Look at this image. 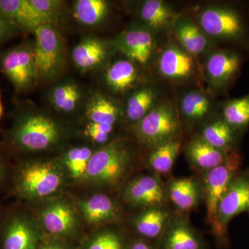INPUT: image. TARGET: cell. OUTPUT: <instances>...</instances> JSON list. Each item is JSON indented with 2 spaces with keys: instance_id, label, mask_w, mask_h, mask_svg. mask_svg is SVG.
<instances>
[{
  "instance_id": "cell-1",
  "label": "cell",
  "mask_w": 249,
  "mask_h": 249,
  "mask_svg": "<svg viewBox=\"0 0 249 249\" xmlns=\"http://www.w3.org/2000/svg\"><path fill=\"white\" fill-rule=\"evenodd\" d=\"M14 124L5 137L4 144L14 152H37L55 145L60 137L58 124L45 114L18 104Z\"/></svg>"
},
{
  "instance_id": "cell-2",
  "label": "cell",
  "mask_w": 249,
  "mask_h": 249,
  "mask_svg": "<svg viewBox=\"0 0 249 249\" xmlns=\"http://www.w3.org/2000/svg\"><path fill=\"white\" fill-rule=\"evenodd\" d=\"M14 191L19 197L37 199L51 196L61 186L62 177L49 162H24L14 173Z\"/></svg>"
},
{
  "instance_id": "cell-3",
  "label": "cell",
  "mask_w": 249,
  "mask_h": 249,
  "mask_svg": "<svg viewBox=\"0 0 249 249\" xmlns=\"http://www.w3.org/2000/svg\"><path fill=\"white\" fill-rule=\"evenodd\" d=\"M34 48V41L24 40L0 51V72L17 93L27 92L37 82Z\"/></svg>"
},
{
  "instance_id": "cell-4",
  "label": "cell",
  "mask_w": 249,
  "mask_h": 249,
  "mask_svg": "<svg viewBox=\"0 0 249 249\" xmlns=\"http://www.w3.org/2000/svg\"><path fill=\"white\" fill-rule=\"evenodd\" d=\"M130 160L127 147L115 141L93 152L85 177L98 184L115 186L127 171Z\"/></svg>"
},
{
  "instance_id": "cell-5",
  "label": "cell",
  "mask_w": 249,
  "mask_h": 249,
  "mask_svg": "<svg viewBox=\"0 0 249 249\" xmlns=\"http://www.w3.org/2000/svg\"><path fill=\"white\" fill-rule=\"evenodd\" d=\"M34 34L37 80L52 79L58 76L64 65L65 50L61 36L50 24L40 26Z\"/></svg>"
},
{
  "instance_id": "cell-6",
  "label": "cell",
  "mask_w": 249,
  "mask_h": 249,
  "mask_svg": "<svg viewBox=\"0 0 249 249\" xmlns=\"http://www.w3.org/2000/svg\"><path fill=\"white\" fill-rule=\"evenodd\" d=\"M241 166V157L232 150L222 164L207 170L204 178V195L206 199L208 222L214 227L218 208L234 178L238 175Z\"/></svg>"
},
{
  "instance_id": "cell-7",
  "label": "cell",
  "mask_w": 249,
  "mask_h": 249,
  "mask_svg": "<svg viewBox=\"0 0 249 249\" xmlns=\"http://www.w3.org/2000/svg\"><path fill=\"white\" fill-rule=\"evenodd\" d=\"M243 213H249V171L234 178L218 208L214 233L219 244L227 247V226L231 220Z\"/></svg>"
},
{
  "instance_id": "cell-8",
  "label": "cell",
  "mask_w": 249,
  "mask_h": 249,
  "mask_svg": "<svg viewBox=\"0 0 249 249\" xmlns=\"http://www.w3.org/2000/svg\"><path fill=\"white\" fill-rule=\"evenodd\" d=\"M179 129V122L173 107L163 104L152 109L137 123L135 133L142 143L157 147L173 140Z\"/></svg>"
},
{
  "instance_id": "cell-9",
  "label": "cell",
  "mask_w": 249,
  "mask_h": 249,
  "mask_svg": "<svg viewBox=\"0 0 249 249\" xmlns=\"http://www.w3.org/2000/svg\"><path fill=\"white\" fill-rule=\"evenodd\" d=\"M38 239L27 216L15 211L0 222V249H37Z\"/></svg>"
},
{
  "instance_id": "cell-10",
  "label": "cell",
  "mask_w": 249,
  "mask_h": 249,
  "mask_svg": "<svg viewBox=\"0 0 249 249\" xmlns=\"http://www.w3.org/2000/svg\"><path fill=\"white\" fill-rule=\"evenodd\" d=\"M199 20L204 32L217 38L235 40L245 32V24L240 15L229 8L204 10Z\"/></svg>"
},
{
  "instance_id": "cell-11",
  "label": "cell",
  "mask_w": 249,
  "mask_h": 249,
  "mask_svg": "<svg viewBox=\"0 0 249 249\" xmlns=\"http://www.w3.org/2000/svg\"><path fill=\"white\" fill-rule=\"evenodd\" d=\"M125 198L134 206L155 207L164 201L165 191L159 178L150 175L142 176L129 183Z\"/></svg>"
},
{
  "instance_id": "cell-12",
  "label": "cell",
  "mask_w": 249,
  "mask_h": 249,
  "mask_svg": "<svg viewBox=\"0 0 249 249\" xmlns=\"http://www.w3.org/2000/svg\"><path fill=\"white\" fill-rule=\"evenodd\" d=\"M159 239L157 249H205L204 241L183 221L168 223Z\"/></svg>"
},
{
  "instance_id": "cell-13",
  "label": "cell",
  "mask_w": 249,
  "mask_h": 249,
  "mask_svg": "<svg viewBox=\"0 0 249 249\" xmlns=\"http://www.w3.org/2000/svg\"><path fill=\"white\" fill-rule=\"evenodd\" d=\"M118 47L130 60L145 65L153 51V37L143 29H132L124 32L118 40Z\"/></svg>"
},
{
  "instance_id": "cell-14",
  "label": "cell",
  "mask_w": 249,
  "mask_h": 249,
  "mask_svg": "<svg viewBox=\"0 0 249 249\" xmlns=\"http://www.w3.org/2000/svg\"><path fill=\"white\" fill-rule=\"evenodd\" d=\"M0 11L19 27L23 34L34 33L37 27L45 24L30 0H0Z\"/></svg>"
},
{
  "instance_id": "cell-15",
  "label": "cell",
  "mask_w": 249,
  "mask_h": 249,
  "mask_svg": "<svg viewBox=\"0 0 249 249\" xmlns=\"http://www.w3.org/2000/svg\"><path fill=\"white\" fill-rule=\"evenodd\" d=\"M42 221L47 231L53 235L67 236L76 227V216L71 208L65 203H53L46 208Z\"/></svg>"
},
{
  "instance_id": "cell-16",
  "label": "cell",
  "mask_w": 249,
  "mask_h": 249,
  "mask_svg": "<svg viewBox=\"0 0 249 249\" xmlns=\"http://www.w3.org/2000/svg\"><path fill=\"white\" fill-rule=\"evenodd\" d=\"M106 44L94 37H87L80 41L72 51V60L80 71H88L99 66L107 56Z\"/></svg>"
},
{
  "instance_id": "cell-17",
  "label": "cell",
  "mask_w": 249,
  "mask_h": 249,
  "mask_svg": "<svg viewBox=\"0 0 249 249\" xmlns=\"http://www.w3.org/2000/svg\"><path fill=\"white\" fill-rule=\"evenodd\" d=\"M229 152L212 146L201 137L193 139L187 148V155L192 164L206 170L222 164Z\"/></svg>"
},
{
  "instance_id": "cell-18",
  "label": "cell",
  "mask_w": 249,
  "mask_h": 249,
  "mask_svg": "<svg viewBox=\"0 0 249 249\" xmlns=\"http://www.w3.org/2000/svg\"><path fill=\"white\" fill-rule=\"evenodd\" d=\"M240 58L230 52H219L212 54L206 64L208 75L213 83L223 85L230 81L238 71Z\"/></svg>"
},
{
  "instance_id": "cell-19",
  "label": "cell",
  "mask_w": 249,
  "mask_h": 249,
  "mask_svg": "<svg viewBox=\"0 0 249 249\" xmlns=\"http://www.w3.org/2000/svg\"><path fill=\"white\" fill-rule=\"evenodd\" d=\"M160 71L170 78H182L190 76L193 71L191 57L175 47L165 49L159 62Z\"/></svg>"
},
{
  "instance_id": "cell-20",
  "label": "cell",
  "mask_w": 249,
  "mask_h": 249,
  "mask_svg": "<svg viewBox=\"0 0 249 249\" xmlns=\"http://www.w3.org/2000/svg\"><path fill=\"white\" fill-rule=\"evenodd\" d=\"M169 220V214L160 206L150 207L135 221V229L146 240L160 239Z\"/></svg>"
},
{
  "instance_id": "cell-21",
  "label": "cell",
  "mask_w": 249,
  "mask_h": 249,
  "mask_svg": "<svg viewBox=\"0 0 249 249\" xmlns=\"http://www.w3.org/2000/svg\"><path fill=\"white\" fill-rule=\"evenodd\" d=\"M168 196L178 209L188 211L198 204L199 187L194 179L181 178L173 180L168 186Z\"/></svg>"
},
{
  "instance_id": "cell-22",
  "label": "cell",
  "mask_w": 249,
  "mask_h": 249,
  "mask_svg": "<svg viewBox=\"0 0 249 249\" xmlns=\"http://www.w3.org/2000/svg\"><path fill=\"white\" fill-rule=\"evenodd\" d=\"M80 209L88 222L98 224L109 222L117 216V209L111 198L106 195L91 196L80 204Z\"/></svg>"
},
{
  "instance_id": "cell-23",
  "label": "cell",
  "mask_w": 249,
  "mask_h": 249,
  "mask_svg": "<svg viewBox=\"0 0 249 249\" xmlns=\"http://www.w3.org/2000/svg\"><path fill=\"white\" fill-rule=\"evenodd\" d=\"M108 3L104 0H78L73 4V16L87 27H95L106 19Z\"/></svg>"
},
{
  "instance_id": "cell-24",
  "label": "cell",
  "mask_w": 249,
  "mask_h": 249,
  "mask_svg": "<svg viewBox=\"0 0 249 249\" xmlns=\"http://www.w3.org/2000/svg\"><path fill=\"white\" fill-rule=\"evenodd\" d=\"M82 98L80 87L73 82L60 83L54 87L50 93V101L54 108L64 113L76 109Z\"/></svg>"
},
{
  "instance_id": "cell-25",
  "label": "cell",
  "mask_w": 249,
  "mask_h": 249,
  "mask_svg": "<svg viewBox=\"0 0 249 249\" xmlns=\"http://www.w3.org/2000/svg\"><path fill=\"white\" fill-rule=\"evenodd\" d=\"M86 115L90 122L114 125L119 118V109L110 99L96 93L88 103Z\"/></svg>"
},
{
  "instance_id": "cell-26",
  "label": "cell",
  "mask_w": 249,
  "mask_h": 249,
  "mask_svg": "<svg viewBox=\"0 0 249 249\" xmlns=\"http://www.w3.org/2000/svg\"><path fill=\"white\" fill-rule=\"evenodd\" d=\"M137 70L132 62L119 60L114 62L106 73V80L111 89L119 92L129 89L135 83Z\"/></svg>"
},
{
  "instance_id": "cell-27",
  "label": "cell",
  "mask_w": 249,
  "mask_h": 249,
  "mask_svg": "<svg viewBox=\"0 0 249 249\" xmlns=\"http://www.w3.org/2000/svg\"><path fill=\"white\" fill-rule=\"evenodd\" d=\"M181 149V142L178 140L170 141L155 147L149 157V165L156 173H168L173 167Z\"/></svg>"
},
{
  "instance_id": "cell-28",
  "label": "cell",
  "mask_w": 249,
  "mask_h": 249,
  "mask_svg": "<svg viewBox=\"0 0 249 249\" xmlns=\"http://www.w3.org/2000/svg\"><path fill=\"white\" fill-rule=\"evenodd\" d=\"M203 139L210 145L226 152L232 151L234 142L233 129L225 121H214L206 126L202 132Z\"/></svg>"
},
{
  "instance_id": "cell-29",
  "label": "cell",
  "mask_w": 249,
  "mask_h": 249,
  "mask_svg": "<svg viewBox=\"0 0 249 249\" xmlns=\"http://www.w3.org/2000/svg\"><path fill=\"white\" fill-rule=\"evenodd\" d=\"M177 34L187 52L192 54L201 53L207 46L204 34L193 23L184 21L178 24Z\"/></svg>"
},
{
  "instance_id": "cell-30",
  "label": "cell",
  "mask_w": 249,
  "mask_h": 249,
  "mask_svg": "<svg viewBox=\"0 0 249 249\" xmlns=\"http://www.w3.org/2000/svg\"><path fill=\"white\" fill-rule=\"evenodd\" d=\"M155 94L149 88L139 90L129 98L126 107L127 118L132 122L142 120L151 110Z\"/></svg>"
},
{
  "instance_id": "cell-31",
  "label": "cell",
  "mask_w": 249,
  "mask_h": 249,
  "mask_svg": "<svg viewBox=\"0 0 249 249\" xmlns=\"http://www.w3.org/2000/svg\"><path fill=\"white\" fill-rule=\"evenodd\" d=\"M224 120L232 129L244 128L249 124V94L228 102L223 110Z\"/></svg>"
},
{
  "instance_id": "cell-32",
  "label": "cell",
  "mask_w": 249,
  "mask_h": 249,
  "mask_svg": "<svg viewBox=\"0 0 249 249\" xmlns=\"http://www.w3.org/2000/svg\"><path fill=\"white\" fill-rule=\"evenodd\" d=\"M93 153L91 149L86 146L73 147L67 152L65 164L72 178H80L85 176Z\"/></svg>"
},
{
  "instance_id": "cell-33",
  "label": "cell",
  "mask_w": 249,
  "mask_h": 249,
  "mask_svg": "<svg viewBox=\"0 0 249 249\" xmlns=\"http://www.w3.org/2000/svg\"><path fill=\"white\" fill-rule=\"evenodd\" d=\"M141 16L147 25L152 28H160L169 20L171 12L163 1L148 0L142 5Z\"/></svg>"
},
{
  "instance_id": "cell-34",
  "label": "cell",
  "mask_w": 249,
  "mask_h": 249,
  "mask_svg": "<svg viewBox=\"0 0 249 249\" xmlns=\"http://www.w3.org/2000/svg\"><path fill=\"white\" fill-rule=\"evenodd\" d=\"M210 101L204 95L198 92L187 93L181 102V110L187 118L197 120L209 112Z\"/></svg>"
},
{
  "instance_id": "cell-35",
  "label": "cell",
  "mask_w": 249,
  "mask_h": 249,
  "mask_svg": "<svg viewBox=\"0 0 249 249\" xmlns=\"http://www.w3.org/2000/svg\"><path fill=\"white\" fill-rule=\"evenodd\" d=\"M129 246L119 232L106 231L91 238L85 249H128Z\"/></svg>"
},
{
  "instance_id": "cell-36",
  "label": "cell",
  "mask_w": 249,
  "mask_h": 249,
  "mask_svg": "<svg viewBox=\"0 0 249 249\" xmlns=\"http://www.w3.org/2000/svg\"><path fill=\"white\" fill-rule=\"evenodd\" d=\"M30 2L44 24L50 25L58 19L63 4V1L59 0H30Z\"/></svg>"
},
{
  "instance_id": "cell-37",
  "label": "cell",
  "mask_w": 249,
  "mask_h": 249,
  "mask_svg": "<svg viewBox=\"0 0 249 249\" xmlns=\"http://www.w3.org/2000/svg\"><path fill=\"white\" fill-rule=\"evenodd\" d=\"M113 131V125L107 124L89 122L86 126L85 133L92 142L104 143L107 142Z\"/></svg>"
},
{
  "instance_id": "cell-38",
  "label": "cell",
  "mask_w": 249,
  "mask_h": 249,
  "mask_svg": "<svg viewBox=\"0 0 249 249\" xmlns=\"http://www.w3.org/2000/svg\"><path fill=\"white\" fill-rule=\"evenodd\" d=\"M22 34L21 29L0 11V47Z\"/></svg>"
},
{
  "instance_id": "cell-39",
  "label": "cell",
  "mask_w": 249,
  "mask_h": 249,
  "mask_svg": "<svg viewBox=\"0 0 249 249\" xmlns=\"http://www.w3.org/2000/svg\"><path fill=\"white\" fill-rule=\"evenodd\" d=\"M128 249H157V247H154L152 244L144 239H138L129 245Z\"/></svg>"
},
{
  "instance_id": "cell-40",
  "label": "cell",
  "mask_w": 249,
  "mask_h": 249,
  "mask_svg": "<svg viewBox=\"0 0 249 249\" xmlns=\"http://www.w3.org/2000/svg\"><path fill=\"white\" fill-rule=\"evenodd\" d=\"M37 249H71L68 246L62 244L57 241H51L41 244L37 247Z\"/></svg>"
},
{
  "instance_id": "cell-41",
  "label": "cell",
  "mask_w": 249,
  "mask_h": 249,
  "mask_svg": "<svg viewBox=\"0 0 249 249\" xmlns=\"http://www.w3.org/2000/svg\"><path fill=\"white\" fill-rule=\"evenodd\" d=\"M6 177H7L6 166L2 160H1V157H0V188L4 184Z\"/></svg>"
},
{
  "instance_id": "cell-42",
  "label": "cell",
  "mask_w": 249,
  "mask_h": 249,
  "mask_svg": "<svg viewBox=\"0 0 249 249\" xmlns=\"http://www.w3.org/2000/svg\"><path fill=\"white\" fill-rule=\"evenodd\" d=\"M4 112V107H3L2 101H1V91H0V121H1V116Z\"/></svg>"
},
{
  "instance_id": "cell-43",
  "label": "cell",
  "mask_w": 249,
  "mask_h": 249,
  "mask_svg": "<svg viewBox=\"0 0 249 249\" xmlns=\"http://www.w3.org/2000/svg\"></svg>"
}]
</instances>
